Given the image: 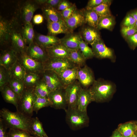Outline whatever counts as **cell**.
Segmentation results:
<instances>
[{"label":"cell","mask_w":137,"mask_h":137,"mask_svg":"<svg viewBox=\"0 0 137 137\" xmlns=\"http://www.w3.org/2000/svg\"><path fill=\"white\" fill-rule=\"evenodd\" d=\"M0 117L8 128L23 130L32 134L31 117L17 111L12 112L5 108L0 110Z\"/></svg>","instance_id":"cell-1"},{"label":"cell","mask_w":137,"mask_h":137,"mask_svg":"<svg viewBox=\"0 0 137 137\" xmlns=\"http://www.w3.org/2000/svg\"><path fill=\"white\" fill-rule=\"evenodd\" d=\"M89 89L93 101L103 102L111 98L116 91V86L111 81L100 78L95 80Z\"/></svg>","instance_id":"cell-2"},{"label":"cell","mask_w":137,"mask_h":137,"mask_svg":"<svg viewBox=\"0 0 137 137\" xmlns=\"http://www.w3.org/2000/svg\"><path fill=\"white\" fill-rule=\"evenodd\" d=\"M65 111L66 121L72 130H78L88 125L89 118L87 112L81 111L77 108L67 109Z\"/></svg>","instance_id":"cell-3"},{"label":"cell","mask_w":137,"mask_h":137,"mask_svg":"<svg viewBox=\"0 0 137 137\" xmlns=\"http://www.w3.org/2000/svg\"><path fill=\"white\" fill-rule=\"evenodd\" d=\"M35 87H25L20 97L17 111L29 117L33 114V108L36 95Z\"/></svg>","instance_id":"cell-4"},{"label":"cell","mask_w":137,"mask_h":137,"mask_svg":"<svg viewBox=\"0 0 137 137\" xmlns=\"http://www.w3.org/2000/svg\"><path fill=\"white\" fill-rule=\"evenodd\" d=\"M82 88L80 83L76 80L64 88L67 109L77 108L78 98Z\"/></svg>","instance_id":"cell-5"},{"label":"cell","mask_w":137,"mask_h":137,"mask_svg":"<svg viewBox=\"0 0 137 137\" xmlns=\"http://www.w3.org/2000/svg\"><path fill=\"white\" fill-rule=\"evenodd\" d=\"M18 60L27 73L41 74L44 70L43 63L34 59L26 53L18 54Z\"/></svg>","instance_id":"cell-6"},{"label":"cell","mask_w":137,"mask_h":137,"mask_svg":"<svg viewBox=\"0 0 137 137\" xmlns=\"http://www.w3.org/2000/svg\"><path fill=\"white\" fill-rule=\"evenodd\" d=\"M43 64L44 70H51L57 73L65 69L78 66L68 59H61L50 57Z\"/></svg>","instance_id":"cell-7"},{"label":"cell","mask_w":137,"mask_h":137,"mask_svg":"<svg viewBox=\"0 0 137 137\" xmlns=\"http://www.w3.org/2000/svg\"><path fill=\"white\" fill-rule=\"evenodd\" d=\"M91 45L94 57L100 59H108L113 62H115L116 58L113 50L107 47L101 39Z\"/></svg>","instance_id":"cell-8"},{"label":"cell","mask_w":137,"mask_h":137,"mask_svg":"<svg viewBox=\"0 0 137 137\" xmlns=\"http://www.w3.org/2000/svg\"><path fill=\"white\" fill-rule=\"evenodd\" d=\"M48 98L51 103L50 107L55 109H63L65 111L67 105L64 88H61L50 91Z\"/></svg>","instance_id":"cell-9"},{"label":"cell","mask_w":137,"mask_h":137,"mask_svg":"<svg viewBox=\"0 0 137 137\" xmlns=\"http://www.w3.org/2000/svg\"><path fill=\"white\" fill-rule=\"evenodd\" d=\"M77 80L83 88L86 89L91 86L95 80L93 72L86 65L79 67L77 73Z\"/></svg>","instance_id":"cell-10"},{"label":"cell","mask_w":137,"mask_h":137,"mask_svg":"<svg viewBox=\"0 0 137 137\" xmlns=\"http://www.w3.org/2000/svg\"><path fill=\"white\" fill-rule=\"evenodd\" d=\"M26 54L34 59L43 63L49 58L46 49L34 41L28 46Z\"/></svg>","instance_id":"cell-11"},{"label":"cell","mask_w":137,"mask_h":137,"mask_svg":"<svg viewBox=\"0 0 137 137\" xmlns=\"http://www.w3.org/2000/svg\"><path fill=\"white\" fill-rule=\"evenodd\" d=\"M10 48L18 54L26 53L28 46L24 40L21 34L14 28L11 33Z\"/></svg>","instance_id":"cell-12"},{"label":"cell","mask_w":137,"mask_h":137,"mask_svg":"<svg viewBox=\"0 0 137 137\" xmlns=\"http://www.w3.org/2000/svg\"><path fill=\"white\" fill-rule=\"evenodd\" d=\"M45 81L50 91L61 88H64L56 72L49 70H44L41 74Z\"/></svg>","instance_id":"cell-13"},{"label":"cell","mask_w":137,"mask_h":137,"mask_svg":"<svg viewBox=\"0 0 137 137\" xmlns=\"http://www.w3.org/2000/svg\"><path fill=\"white\" fill-rule=\"evenodd\" d=\"M18 60V54L10 48L1 52L0 65L9 70Z\"/></svg>","instance_id":"cell-14"},{"label":"cell","mask_w":137,"mask_h":137,"mask_svg":"<svg viewBox=\"0 0 137 137\" xmlns=\"http://www.w3.org/2000/svg\"><path fill=\"white\" fill-rule=\"evenodd\" d=\"M13 23L3 18H0V42L1 45L10 41L11 31L14 28Z\"/></svg>","instance_id":"cell-15"},{"label":"cell","mask_w":137,"mask_h":137,"mask_svg":"<svg viewBox=\"0 0 137 137\" xmlns=\"http://www.w3.org/2000/svg\"><path fill=\"white\" fill-rule=\"evenodd\" d=\"M45 49L50 57L69 59L70 50L61 43Z\"/></svg>","instance_id":"cell-16"},{"label":"cell","mask_w":137,"mask_h":137,"mask_svg":"<svg viewBox=\"0 0 137 137\" xmlns=\"http://www.w3.org/2000/svg\"><path fill=\"white\" fill-rule=\"evenodd\" d=\"M33 41L46 49L60 43V39L55 36L35 33Z\"/></svg>","instance_id":"cell-17"},{"label":"cell","mask_w":137,"mask_h":137,"mask_svg":"<svg viewBox=\"0 0 137 137\" xmlns=\"http://www.w3.org/2000/svg\"><path fill=\"white\" fill-rule=\"evenodd\" d=\"M39 5L35 1H27L22 6V17L24 24L31 23L33 14L38 8Z\"/></svg>","instance_id":"cell-18"},{"label":"cell","mask_w":137,"mask_h":137,"mask_svg":"<svg viewBox=\"0 0 137 137\" xmlns=\"http://www.w3.org/2000/svg\"><path fill=\"white\" fill-rule=\"evenodd\" d=\"M79 67L77 66L67 69L57 73L64 88L77 80Z\"/></svg>","instance_id":"cell-19"},{"label":"cell","mask_w":137,"mask_h":137,"mask_svg":"<svg viewBox=\"0 0 137 137\" xmlns=\"http://www.w3.org/2000/svg\"><path fill=\"white\" fill-rule=\"evenodd\" d=\"M64 20L67 27L72 32L76 28L85 23L82 10L77 9L70 17Z\"/></svg>","instance_id":"cell-20"},{"label":"cell","mask_w":137,"mask_h":137,"mask_svg":"<svg viewBox=\"0 0 137 137\" xmlns=\"http://www.w3.org/2000/svg\"><path fill=\"white\" fill-rule=\"evenodd\" d=\"M47 28L48 35L52 36H55L59 34H67L73 32L67 27L63 19L56 22H47Z\"/></svg>","instance_id":"cell-21"},{"label":"cell","mask_w":137,"mask_h":137,"mask_svg":"<svg viewBox=\"0 0 137 137\" xmlns=\"http://www.w3.org/2000/svg\"><path fill=\"white\" fill-rule=\"evenodd\" d=\"M93 100L89 89L82 88L78 98L77 109L82 111L87 112V106Z\"/></svg>","instance_id":"cell-22"},{"label":"cell","mask_w":137,"mask_h":137,"mask_svg":"<svg viewBox=\"0 0 137 137\" xmlns=\"http://www.w3.org/2000/svg\"><path fill=\"white\" fill-rule=\"evenodd\" d=\"M81 36L71 33L60 39V42L69 49H79V43Z\"/></svg>","instance_id":"cell-23"},{"label":"cell","mask_w":137,"mask_h":137,"mask_svg":"<svg viewBox=\"0 0 137 137\" xmlns=\"http://www.w3.org/2000/svg\"><path fill=\"white\" fill-rule=\"evenodd\" d=\"M97 30L90 26L83 28L82 30L81 36L83 40L88 44L91 45L96 41L101 39Z\"/></svg>","instance_id":"cell-24"},{"label":"cell","mask_w":137,"mask_h":137,"mask_svg":"<svg viewBox=\"0 0 137 137\" xmlns=\"http://www.w3.org/2000/svg\"><path fill=\"white\" fill-rule=\"evenodd\" d=\"M43 16L47 22H54L63 19L60 11L54 7L43 6L42 8Z\"/></svg>","instance_id":"cell-25"},{"label":"cell","mask_w":137,"mask_h":137,"mask_svg":"<svg viewBox=\"0 0 137 137\" xmlns=\"http://www.w3.org/2000/svg\"><path fill=\"white\" fill-rule=\"evenodd\" d=\"M0 91L5 101L13 105L16 108L20 98L9 86L6 85Z\"/></svg>","instance_id":"cell-26"},{"label":"cell","mask_w":137,"mask_h":137,"mask_svg":"<svg viewBox=\"0 0 137 137\" xmlns=\"http://www.w3.org/2000/svg\"><path fill=\"white\" fill-rule=\"evenodd\" d=\"M84 17L85 23L90 26L97 29L100 19L94 11L86 8L82 10Z\"/></svg>","instance_id":"cell-27"},{"label":"cell","mask_w":137,"mask_h":137,"mask_svg":"<svg viewBox=\"0 0 137 137\" xmlns=\"http://www.w3.org/2000/svg\"><path fill=\"white\" fill-rule=\"evenodd\" d=\"M117 130L123 137H131L135 132V122H129L120 124Z\"/></svg>","instance_id":"cell-28"},{"label":"cell","mask_w":137,"mask_h":137,"mask_svg":"<svg viewBox=\"0 0 137 137\" xmlns=\"http://www.w3.org/2000/svg\"><path fill=\"white\" fill-rule=\"evenodd\" d=\"M9 71L11 77L23 81L27 73L25 69L18 60Z\"/></svg>","instance_id":"cell-29"},{"label":"cell","mask_w":137,"mask_h":137,"mask_svg":"<svg viewBox=\"0 0 137 137\" xmlns=\"http://www.w3.org/2000/svg\"><path fill=\"white\" fill-rule=\"evenodd\" d=\"M21 33L22 38L26 44L29 45L33 42L35 33L31 22L24 24Z\"/></svg>","instance_id":"cell-30"},{"label":"cell","mask_w":137,"mask_h":137,"mask_svg":"<svg viewBox=\"0 0 137 137\" xmlns=\"http://www.w3.org/2000/svg\"><path fill=\"white\" fill-rule=\"evenodd\" d=\"M111 1L104 3L96 7L90 9L95 12L98 15L100 19L102 18L111 16L110 9V6Z\"/></svg>","instance_id":"cell-31"},{"label":"cell","mask_w":137,"mask_h":137,"mask_svg":"<svg viewBox=\"0 0 137 137\" xmlns=\"http://www.w3.org/2000/svg\"><path fill=\"white\" fill-rule=\"evenodd\" d=\"M69 59L79 67H81L85 65L86 60L79 49H70Z\"/></svg>","instance_id":"cell-32"},{"label":"cell","mask_w":137,"mask_h":137,"mask_svg":"<svg viewBox=\"0 0 137 137\" xmlns=\"http://www.w3.org/2000/svg\"><path fill=\"white\" fill-rule=\"evenodd\" d=\"M8 85L17 95L20 99L25 87L23 81L10 76Z\"/></svg>","instance_id":"cell-33"},{"label":"cell","mask_w":137,"mask_h":137,"mask_svg":"<svg viewBox=\"0 0 137 137\" xmlns=\"http://www.w3.org/2000/svg\"><path fill=\"white\" fill-rule=\"evenodd\" d=\"M31 128L32 135L40 137L47 136L43 128L42 123L37 117L32 118Z\"/></svg>","instance_id":"cell-34"},{"label":"cell","mask_w":137,"mask_h":137,"mask_svg":"<svg viewBox=\"0 0 137 137\" xmlns=\"http://www.w3.org/2000/svg\"><path fill=\"white\" fill-rule=\"evenodd\" d=\"M41 74L27 73L23 80L25 86L28 87H35L42 79Z\"/></svg>","instance_id":"cell-35"},{"label":"cell","mask_w":137,"mask_h":137,"mask_svg":"<svg viewBox=\"0 0 137 137\" xmlns=\"http://www.w3.org/2000/svg\"><path fill=\"white\" fill-rule=\"evenodd\" d=\"M34 90L36 96L46 98L50 92L42 77L35 87Z\"/></svg>","instance_id":"cell-36"},{"label":"cell","mask_w":137,"mask_h":137,"mask_svg":"<svg viewBox=\"0 0 137 137\" xmlns=\"http://www.w3.org/2000/svg\"><path fill=\"white\" fill-rule=\"evenodd\" d=\"M51 103L48 98L38 96L36 95L33 108V111L37 114L41 109L51 106Z\"/></svg>","instance_id":"cell-37"},{"label":"cell","mask_w":137,"mask_h":137,"mask_svg":"<svg viewBox=\"0 0 137 137\" xmlns=\"http://www.w3.org/2000/svg\"><path fill=\"white\" fill-rule=\"evenodd\" d=\"M79 49L86 60L92 58L94 57L92 48L83 40L82 36L79 42Z\"/></svg>","instance_id":"cell-38"},{"label":"cell","mask_w":137,"mask_h":137,"mask_svg":"<svg viewBox=\"0 0 137 137\" xmlns=\"http://www.w3.org/2000/svg\"><path fill=\"white\" fill-rule=\"evenodd\" d=\"M115 23L114 19L112 16L100 19L97 29L100 30L106 29L111 30Z\"/></svg>","instance_id":"cell-39"},{"label":"cell","mask_w":137,"mask_h":137,"mask_svg":"<svg viewBox=\"0 0 137 137\" xmlns=\"http://www.w3.org/2000/svg\"><path fill=\"white\" fill-rule=\"evenodd\" d=\"M10 75L9 70L2 66H0V90L8 84Z\"/></svg>","instance_id":"cell-40"},{"label":"cell","mask_w":137,"mask_h":137,"mask_svg":"<svg viewBox=\"0 0 137 137\" xmlns=\"http://www.w3.org/2000/svg\"><path fill=\"white\" fill-rule=\"evenodd\" d=\"M8 137H34L29 133L19 129L9 128Z\"/></svg>","instance_id":"cell-41"},{"label":"cell","mask_w":137,"mask_h":137,"mask_svg":"<svg viewBox=\"0 0 137 137\" xmlns=\"http://www.w3.org/2000/svg\"><path fill=\"white\" fill-rule=\"evenodd\" d=\"M121 32L123 37L126 38L130 37L137 32V28L135 25L130 26H123Z\"/></svg>","instance_id":"cell-42"},{"label":"cell","mask_w":137,"mask_h":137,"mask_svg":"<svg viewBox=\"0 0 137 137\" xmlns=\"http://www.w3.org/2000/svg\"><path fill=\"white\" fill-rule=\"evenodd\" d=\"M62 0H35L39 5L50 6L57 9Z\"/></svg>","instance_id":"cell-43"},{"label":"cell","mask_w":137,"mask_h":137,"mask_svg":"<svg viewBox=\"0 0 137 137\" xmlns=\"http://www.w3.org/2000/svg\"><path fill=\"white\" fill-rule=\"evenodd\" d=\"M76 10V6L74 3L64 10L60 12L63 19L64 20L70 17Z\"/></svg>","instance_id":"cell-44"},{"label":"cell","mask_w":137,"mask_h":137,"mask_svg":"<svg viewBox=\"0 0 137 137\" xmlns=\"http://www.w3.org/2000/svg\"><path fill=\"white\" fill-rule=\"evenodd\" d=\"M136 21L130 13L128 14L125 17L123 22V26H127L134 25Z\"/></svg>","instance_id":"cell-45"},{"label":"cell","mask_w":137,"mask_h":137,"mask_svg":"<svg viewBox=\"0 0 137 137\" xmlns=\"http://www.w3.org/2000/svg\"><path fill=\"white\" fill-rule=\"evenodd\" d=\"M126 38L131 48L134 49L137 47V32Z\"/></svg>","instance_id":"cell-46"},{"label":"cell","mask_w":137,"mask_h":137,"mask_svg":"<svg viewBox=\"0 0 137 137\" xmlns=\"http://www.w3.org/2000/svg\"><path fill=\"white\" fill-rule=\"evenodd\" d=\"M109 0H90L88 3L86 8L90 9L92 8L99 6L102 3L107 2Z\"/></svg>","instance_id":"cell-47"},{"label":"cell","mask_w":137,"mask_h":137,"mask_svg":"<svg viewBox=\"0 0 137 137\" xmlns=\"http://www.w3.org/2000/svg\"><path fill=\"white\" fill-rule=\"evenodd\" d=\"M8 128L3 119L0 118V137H8Z\"/></svg>","instance_id":"cell-48"},{"label":"cell","mask_w":137,"mask_h":137,"mask_svg":"<svg viewBox=\"0 0 137 137\" xmlns=\"http://www.w3.org/2000/svg\"><path fill=\"white\" fill-rule=\"evenodd\" d=\"M73 4L68 1L62 0L57 8L59 11H63L72 5Z\"/></svg>","instance_id":"cell-49"},{"label":"cell","mask_w":137,"mask_h":137,"mask_svg":"<svg viewBox=\"0 0 137 137\" xmlns=\"http://www.w3.org/2000/svg\"><path fill=\"white\" fill-rule=\"evenodd\" d=\"M44 20L43 16L41 14H38L35 15L33 18V23L35 24H41Z\"/></svg>","instance_id":"cell-50"},{"label":"cell","mask_w":137,"mask_h":137,"mask_svg":"<svg viewBox=\"0 0 137 137\" xmlns=\"http://www.w3.org/2000/svg\"><path fill=\"white\" fill-rule=\"evenodd\" d=\"M111 137H123L118 131L117 129L116 130L113 132Z\"/></svg>","instance_id":"cell-51"},{"label":"cell","mask_w":137,"mask_h":137,"mask_svg":"<svg viewBox=\"0 0 137 137\" xmlns=\"http://www.w3.org/2000/svg\"><path fill=\"white\" fill-rule=\"evenodd\" d=\"M131 14L135 19L136 21H137V10L134 11L131 13Z\"/></svg>","instance_id":"cell-52"},{"label":"cell","mask_w":137,"mask_h":137,"mask_svg":"<svg viewBox=\"0 0 137 137\" xmlns=\"http://www.w3.org/2000/svg\"><path fill=\"white\" fill-rule=\"evenodd\" d=\"M131 137H137V133L135 132Z\"/></svg>","instance_id":"cell-53"},{"label":"cell","mask_w":137,"mask_h":137,"mask_svg":"<svg viewBox=\"0 0 137 137\" xmlns=\"http://www.w3.org/2000/svg\"><path fill=\"white\" fill-rule=\"evenodd\" d=\"M34 137H48V136H42V137H40V136H37V135H33Z\"/></svg>","instance_id":"cell-54"},{"label":"cell","mask_w":137,"mask_h":137,"mask_svg":"<svg viewBox=\"0 0 137 137\" xmlns=\"http://www.w3.org/2000/svg\"><path fill=\"white\" fill-rule=\"evenodd\" d=\"M136 125V132L137 133V122H135Z\"/></svg>","instance_id":"cell-55"},{"label":"cell","mask_w":137,"mask_h":137,"mask_svg":"<svg viewBox=\"0 0 137 137\" xmlns=\"http://www.w3.org/2000/svg\"><path fill=\"white\" fill-rule=\"evenodd\" d=\"M135 27L137 28V21H136V22L135 23Z\"/></svg>","instance_id":"cell-56"}]
</instances>
